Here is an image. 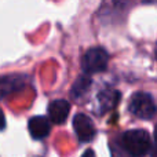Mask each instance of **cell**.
Instances as JSON below:
<instances>
[{
	"label": "cell",
	"instance_id": "6da1fadb",
	"mask_svg": "<svg viewBox=\"0 0 157 157\" xmlns=\"http://www.w3.org/2000/svg\"><path fill=\"white\" fill-rule=\"evenodd\" d=\"M121 147L131 156H145L152 147V139L146 130H128L120 138Z\"/></svg>",
	"mask_w": 157,
	"mask_h": 157
},
{
	"label": "cell",
	"instance_id": "7a4b0ae2",
	"mask_svg": "<svg viewBox=\"0 0 157 157\" xmlns=\"http://www.w3.org/2000/svg\"><path fill=\"white\" fill-rule=\"evenodd\" d=\"M141 2L147 0H103L101 8L98 10V17L101 21L108 22H119L123 17L127 15V13Z\"/></svg>",
	"mask_w": 157,
	"mask_h": 157
},
{
	"label": "cell",
	"instance_id": "3957f363",
	"mask_svg": "<svg viewBox=\"0 0 157 157\" xmlns=\"http://www.w3.org/2000/svg\"><path fill=\"white\" fill-rule=\"evenodd\" d=\"M128 110L131 114L141 120H152L156 116L157 106L155 98L145 91H136L131 95L128 102Z\"/></svg>",
	"mask_w": 157,
	"mask_h": 157
},
{
	"label": "cell",
	"instance_id": "277c9868",
	"mask_svg": "<svg viewBox=\"0 0 157 157\" xmlns=\"http://www.w3.org/2000/svg\"><path fill=\"white\" fill-rule=\"evenodd\" d=\"M109 63V54L102 47H92L87 50L81 58V69L83 73L94 75L105 72Z\"/></svg>",
	"mask_w": 157,
	"mask_h": 157
},
{
	"label": "cell",
	"instance_id": "5b68a950",
	"mask_svg": "<svg viewBox=\"0 0 157 157\" xmlns=\"http://www.w3.org/2000/svg\"><path fill=\"white\" fill-rule=\"evenodd\" d=\"M73 130L76 132V136L80 144L91 142L95 138V134H97L92 120L84 113H77L73 117Z\"/></svg>",
	"mask_w": 157,
	"mask_h": 157
},
{
	"label": "cell",
	"instance_id": "8992f818",
	"mask_svg": "<svg viewBox=\"0 0 157 157\" xmlns=\"http://www.w3.org/2000/svg\"><path fill=\"white\" fill-rule=\"evenodd\" d=\"M51 120L46 116H33L28 121V131L29 135L35 141H40L50 135L51 132Z\"/></svg>",
	"mask_w": 157,
	"mask_h": 157
},
{
	"label": "cell",
	"instance_id": "52a82bcc",
	"mask_svg": "<svg viewBox=\"0 0 157 157\" xmlns=\"http://www.w3.org/2000/svg\"><path fill=\"white\" fill-rule=\"evenodd\" d=\"M69 112H71V103L66 99H54L50 102L48 108H47L50 120L57 125H61L66 121Z\"/></svg>",
	"mask_w": 157,
	"mask_h": 157
},
{
	"label": "cell",
	"instance_id": "ba28073f",
	"mask_svg": "<svg viewBox=\"0 0 157 157\" xmlns=\"http://www.w3.org/2000/svg\"><path fill=\"white\" fill-rule=\"evenodd\" d=\"M121 94H120L117 90H103L99 94L97 95V101H98V112L99 114H105L108 112L113 110L117 106Z\"/></svg>",
	"mask_w": 157,
	"mask_h": 157
},
{
	"label": "cell",
	"instance_id": "9c48e42d",
	"mask_svg": "<svg viewBox=\"0 0 157 157\" xmlns=\"http://www.w3.org/2000/svg\"><path fill=\"white\" fill-rule=\"evenodd\" d=\"M29 77L25 75H8L2 77V97L6 98L8 94L18 92L26 87Z\"/></svg>",
	"mask_w": 157,
	"mask_h": 157
},
{
	"label": "cell",
	"instance_id": "30bf717a",
	"mask_svg": "<svg viewBox=\"0 0 157 157\" xmlns=\"http://www.w3.org/2000/svg\"><path fill=\"white\" fill-rule=\"evenodd\" d=\"M91 83H92V80L90 78V75L84 73V75H81V76H78L71 88V97L76 101L81 99V98L87 94V91L90 90Z\"/></svg>",
	"mask_w": 157,
	"mask_h": 157
},
{
	"label": "cell",
	"instance_id": "8fae6325",
	"mask_svg": "<svg viewBox=\"0 0 157 157\" xmlns=\"http://www.w3.org/2000/svg\"><path fill=\"white\" fill-rule=\"evenodd\" d=\"M88 155L94 156V152H92V150H87V152H84V155H83V156H88Z\"/></svg>",
	"mask_w": 157,
	"mask_h": 157
},
{
	"label": "cell",
	"instance_id": "7c38bea8",
	"mask_svg": "<svg viewBox=\"0 0 157 157\" xmlns=\"http://www.w3.org/2000/svg\"><path fill=\"white\" fill-rule=\"evenodd\" d=\"M155 141H156V145H157V125L155 128Z\"/></svg>",
	"mask_w": 157,
	"mask_h": 157
},
{
	"label": "cell",
	"instance_id": "4fadbf2b",
	"mask_svg": "<svg viewBox=\"0 0 157 157\" xmlns=\"http://www.w3.org/2000/svg\"><path fill=\"white\" fill-rule=\"evenodd\" d=\"M155 55H156V59H157V41H156V47H155Z\"/></svg>",
	"mask_w": 157,
	"mask_h": 157
}]
</instances>
